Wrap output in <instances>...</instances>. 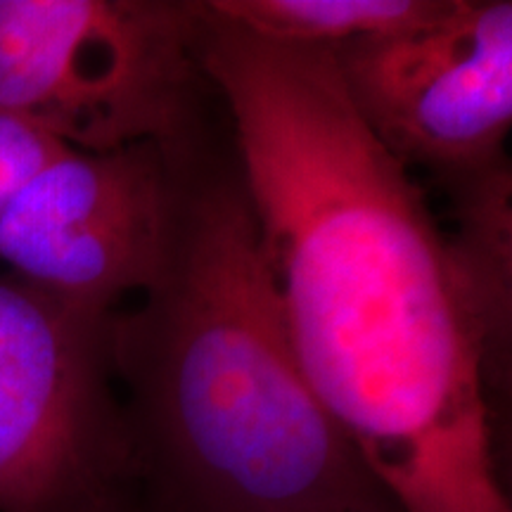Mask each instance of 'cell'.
Listing matches in <instances>:
<instances>
[{"instance_id":"1","label":"cell","mask_w":512,"mask_h":512,"mask_svg":"<svg viewBox=\"0 0 512 512\" xmlns=\"http://www.w3.org/2000/svg\"><path fill=\"white\" fill-rule=\"evenodd\" d=\"M299 368L396 512H512L498 477L486 302L425 190L363 126L330 50L195 3Z\"/></svg>"},{"instance_id":"2","label":"cell","mask_w":512,"mask_h":512,"mask_svg":"<svg viewBox=\"0 0 512 512\" xmlns=\"http://www.w3.org/2000/svg\"><path fill=\"white\" fill-rule=\"evenodd\" d=\"M114 311L131 486L171 512H396L294 356L252 200L207 143L176 155L169 240Z\"/></svg>"},{"instance_id":"3","label":"cell","mask_w":512,"mask_h":512,"mask_svg":"<svg viewBox=\"0 0 512 512\" xmlns=\"http://www.w3.org/2000/svg\"><path fill=\"white\" fill-rule=\"evenodd\" d=\"M195 27L181 0H0V117L88 152L195 143Z\"/></svg>"},{"instance_id":"4","label":"cell","mask_w":512,"mask_h":512,"mask_svg":"<svg viewBox=\"0 0 512 512\" xmlns=\"http://www.w3.org/2000/svg\"><path fill=\"white\" fill-rule=\"evenodd\" d=\"M112 313L0 275V512H95L131 482Z\"/></svg>"},{"instance_id":"5","label":"cell","mask_w":512,"mask_h":512,"mask_svg":"<svg viewBox=\"0 0 512 512\" xmlns=\"http://www.w3.org/2000/svg\"><path fill=\"white\" fill-rule=\"evenodd\" d=\"M363 126L456 207L510 188L512 3L448 0L430 22L330 50Z\"/></svg>"},{"instance_id":"6","label":"cell","mask_w":512,"mask_h":512,"mask_svg":"<svg viewBox=\"0 0 512 512\" xmlns=\"http://www.w3.org/2000/svg\"><path fill=\"white\" fill-rule=\"evenodd\" d=\"M181 147H67L5 209L0 261L62 302L117 311L162 264Z\"/></svg>"},{"instance_id":"7","label":"cell","mask_w":512,"mask_h":512,"mask_svg":"<svg viewBox=\"0 0 512 512\" xmlns=\"http://www.w3.org/2000/svg\"><path fill=\"white\" fill-rule=\"evenodd\" d=\"M448 0H204L249 34L309 48H339L430 22Z\"/></svg>"},{"instance_id":"8","label":"cell","mask_w":512,"mask_h":512,"mask_svg":"<svg viewBox=\"0 0 512 512\" xmlns=\"http://www.w3.org/2000/svg\"><path fill=\"white\" fill-rule=\"evenodd\" d=\"M67 150L60 140L22 121L0 117V219L43 166Z\"/></svg>"},{"instance_id":"9","label":"cell","mask_w":512,"mask_h":512,"mask_svg":"<svg viewBox=\"0 0 512 512\" xmlns=\"http://www.w3.org/2000/svg\"><path fill=\"white\" fill-rule=\"evenodd\" d=\"M95 512H171V510H164L159 508V505H152L150 501H145V498H140L136 491L131 489V484H128L121 494L114 496L110 503H105Z\"/></svg>"}]
</instances>
